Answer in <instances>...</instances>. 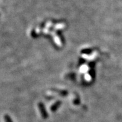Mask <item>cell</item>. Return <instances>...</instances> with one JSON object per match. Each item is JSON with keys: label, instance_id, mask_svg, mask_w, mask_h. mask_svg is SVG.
<instances>
[{"label": "cell", "instance_id": "6da1fadb", "mask_svg": "<svg viewBox=\"0 0 122 122\" xmlns=\"http://www.w3.org/2000/svg\"><path fill=\"white\" fill-rule=\"evenodd\" d=\"M39 109L40 111V113L41 115H42V117L43 118H47V112L45 109V107L42 104V103H39Z\"/></svg>", "mask_w": 122, "mask_h": 122}, {"label": "cell", "instance_id": "7a4b0ae2", "mask_svg": "<svg viewBox=\"0 0 122 122\" xmlns=\"http://www.w3.org/2000/svg\"><path fill=\"white\" fill-rule=\"evenodd\" d=\"M60 104H61V102H57V103H55V104L53 105V107H52L51 108V110H52V111H55V110H56L58 106H59V105Z\"/></svg>", "mask_w": 122, "mask_h": 122}, {"label": "cell", "instance_id": "3957f363", "mask_svg": "<svg viewBox=\"0 0 122 122\" xmlns=\"http://www.w3.org/2000/svg\"><path fill=\"white\" fill-rule=\"evenodd\" d=\"M5 121H6V122H12L11 120L10 119V118L8 116H5Z\"/></svg>", "mask_w": 122, "mask_h": 122}]
</instances>
